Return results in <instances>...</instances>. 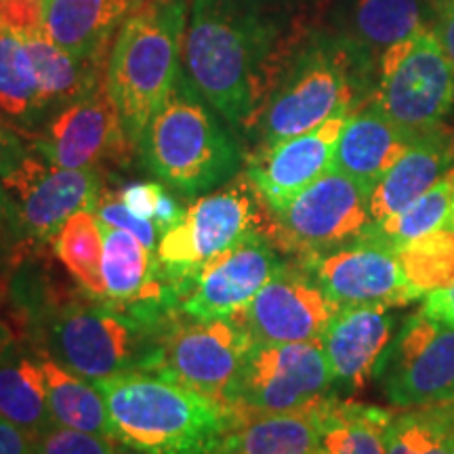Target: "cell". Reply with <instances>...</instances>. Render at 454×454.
Wrapping results in <instances>:
<instances>
[{
  "label": "cell",
  "mask_w": 454,
  "mask_h": 454,
  "mask_svg": "<svg viewBox=\"0 0 454 454\" xmlns=\"http://www.w3.org/2000/svg\"><path fill=\"white\" fill-rule=\"evenodd\" d=\"M21 337L89 381L150 371L168 322H150L90 297L51 271L47 251H30L4 280Z\"/></svg>",
  "instance_id": "cell-1"
},
{
  "label": "cell",
  "mask_w": 454,
  "mask_h": 454,
  "mask_svg": "<svg viewBox=\"0 0 454 454\" xmlns=\"http://www.w3.org/2000/svg\"><path fill=\"white\" fill-rule=\"evenodd\" d=\"M274 27L254 0H192L181 72L234 129L247 130L268 90Z\"/></svg>",
  "instance_id": "cell-2"
},
{
  "label": "cell",
  "mask_w": 454,
  "mask_h": 454,
  "mask_svg": "<svg viewBox=\"0 0 454 454\" xmlns=\"http://www.w3.org/2000/svg\"><path fill=\"white\" fill-rule=\"evenodd\" d=\"M110 414L114 440L145 454H219L234 406L156 372L95 381Z\"/></svg>",
  "instance_id": "cell-3"
},
{
  "label": "cell",
  "mask_w": 454,
  "mask_h": 454,
  "mask_svg": "<svg viewBox=\"0 0 454 454\" xmlns=\"http://www.w3.org/2000/svg\"><path fill=\"white\" fill-rule=\"evenodd\" d=\"M137 154L150 175L185 198L225 185L240 173L244 162L227 122L215 116L184 72L141 133Z\"/></svg>",
  "instance_id": "cell-4"
},
{
  "label": "cell",
  "mask_w": 454,
  "mask_h": 454,
  "mask_svg": "<svg viewBox=\"0 0 454 454\" xmlns=\"http://www.w3.org/2000/svg\"><path fill=\"white\" fill-rule=\"evenodd\" d=\"M185 21L187 0H145L114 38L106 87L135 145L179 81Z\"/></svg>",
  "instance_id": "cell-5"
},
{
  "label": "cell",
  "mask_w": 454,
  "mask_h": 454,
  "mask_svg": "<svg viewBox=\"0 0 454 454\" xmlns=\"http://www.w3.org/2000/svg\"><path fill=\"white\" fill-rule=\"evenodd\" d=\"M366 61L362 49L348 43H316L305 47L276 76L247 133L254 150L297 137L339 114H351L364 89Z\"/></svg>",
  "instance_id": "cell-6"
},
{
  "label": "cell",
  "mask_w": 454,
  "mask_h": 454,
  "mask_svg": "<svg viewBox=\"0 0 454 454\" xmlns=\"http://www.w3.org/2000/svg\"><path fill=\"white\" fill-rule=\"evenodd\" d=\"M270 208L247 173H238L225 185L192 200L185 217L158 240V263L179 294V288L234 244L265 234ZM268 236V234H265Z\"/></svg>",
  "instance_id": "cell-7"
},
{
  "label": "cell",
  "mask_w": 454,
  "mask_h": 454,
  "mask_svg": "<svg viewBox=\"0 0 454 454\" xmlns=\"http://www.w3.org/2000/svg\"><path fill=\"white\" fill-rule=\"evenodd\" d=\"M372 104L411 137L440 129L454 106V66L429 30L381 53Z\"/></svg>",
  "instance_id": "cell-8"
},
{
  "label": "cell",
  "mask_w": 454,
  "mask_h": 454,
  "mask_svg": "<svg viewBox=\"0 0 454 454\" xmlns=\"http://www.w3.org/2000/svg\"><path fill=\"white\" fill-rule=\"evenodd\" d=\"M371 223L366 187L331 168L282 211L270 213L265 234L282 254L309 261L362 240Z\"/></svg>",
  "instance_id": "cell-9"
},
{
  "label": "cell",
  "mask_w": 454,
  "mask_h": 454,
  "mask_svg": "<svg viewBox=\"0 0 454 454\" xmlns=\"http://www.w3.org/2000/svg\"><path fill=\"white\" fill-rule=\"evenodd\" d=\"M333 394V374L320 340L254 343L231 385L227 406L291 412L314 406Z\"/></svg>",
  "instance_id": "cell-10"
},
{
  "label": "cell",
  "mask_w": 454,
  "mask_h": 454,
  "mask_svg": "<svg viewBox=\"0 0 454 454\" xmlns=\"http://www.w3.org/2000/svg\"><path fill=\"white\" fill-rule=\"evenodd\" d=\"M374 381L397 408L454 402V325L423 309L408 316L381 356Z\"/></svg>",
  "instance_id": "cell-11"
},
{
  "label": "cell",
  "mask_w": 454,
  "mask_h": 454,
  "mask_svg": "<svg viewBox=\"0 0 454 454\" xmlns=\"http://www.w3.org/2000/svg\"><path fill=\"white\" fill-rule=\"evenodd\" d=\"M254 340L236 322L196 320L177 311L164 328L154 366L170 381L227 404L231 385Z\"/></svg>",
  "instance_id": "cell-12"
},
{
  "label": "cell",
  "mask_w": 454,
  "mask_h": 454,
  "mask_svg": "<svg viewBox=\"0 0 454 454\" xmlns=\"http://www.w3.org/2000/svg\"><path fill=\"white\" fill-rule=\"evenodd\" d=\"M27 139L30 150L55 167L104 175L107 168L129 167L137 154L106 82L57 110Z\"/></svg>",
  "instance_id": "cell-13"
},
{
  "label": "cell",
  "mask_w": 454,
  "mask_h": 454,
  "mask_svg": "<svg viewBox=\"0 0 454 454\" xmlns=\"http://www.w3.org/2000/svg\"><path fill=\"white\" fill-rule=\"evenodd\" d=\"M3 184L34 248H51L59 227L72 215L95 211L107 190L106 175L99 170L55 167L32 150L4 175Z\"/></svg>",
  "instance_id": "cell-14"
},
{
  "label": "cell",
  "mask_w": 454,
  "mask_h": 454,
  "mask_svg": "<svg viewBox=\"0 0 454 454\" xmlns=\"http://www.w3.org/2000/svg\"><path fill=\"white\" fill-rule=\"evenodd\" d=\"M284 265L276 244L254 234L207 261L179 288V309L196 320H227L247 308Z\"/></svg>",
  "instance_id": "cell-15"
},
{
  "label": "cell",
  "mask_w": 454,
  "mask_h": 454,
  "mask_svg": "<svg viewBox=\"0 0 454 454\" xmlns=\"http://www.w3.org/2000/svg\"><path fill=\"white\" fill-rule=\"evenodd\" d=\"M337 305L299 261L288 263L230 317L254 343L320 340Z\"/></svg>",
  "instance_id": "cell-16"
},
{
  "label": "cell",
  "mask_w": 454,
  "mask_h": 454,
  "mask_svg": "<svg viewBox=\"0 0 454 454\" xmlns=\"http://www.w3.org/2000/svg\"><path fill=\"white\" fill-rule=\"evenodd\" d=\"M337 308H404L419 297L408 286L395 253L379 242L357 240L309 261H299Z\"/></svg>",
  "instance_id": "cell-17"
},
{
  "label": "cell",
  "mask_w": 454,
  "mask_h": 454,
  "mask_svg": "<svg viewBox=\"0 0 454 454\" xmlns=\"http://www.w3.org/2000/svg\"><path fill=\"white\" fill-rule=\"evenodd\" d=\"M348 116L339 114L308 133L251 152L244 173L270 213L282 211L294 196L333 168L334 147Z\"/></svg>",
  "instance_id": "cell-18"
},
{
  "label": "cell",
  "mask_w": 454,
  "mask_h": 454,
  "mask_svg": "<svg viewBox=\"0 0 454 454\" xmlns=\"http://www.w3.org/2000/svg\"><path fill=\"white\" fill-rule=\"evenodd\" d=\"M394 334L395 316L391 308L364 305L337 309L320 337L334 389L351 394L364 389L374 379Z\"/></svg>",
  "instance_id": "cell-19"
},
{
  "label": "cell",
  "mask_w": 454,
  "mask_h": 454,
  "mask_svg": "<svg viewBox=\"0 0 454 454\" xmlns=\"http://www.w3.org/2000/svg\"><path fill=\"white\" fill-rule=\"evenodd\" d=\"M412 141L414 137L395 127L371 101L345 121L334 147L333 168L357 181L371 194L374 184L400 160Z\"/></svg>",
  "instance_id": "cell-20"
},
{
  "label": "cell",
  "mask_w": 454,
  "mask_h": 454,
  "mask_svg": "<svg viewBox=\"0 0 454 454\" xmlns=\"http://www.w3.org/2000/svg\"><path fill=\"white\" fill-rule=\"evenodd\" d=\"M452 167L454 139L450 135L435 129L414 139L368 194L372 221H383L400 213L452 173Z\"/></svg>",
  "instance_id": "cell-21"
},
{
  "label": "cell",
  "mask_w": 454,
  "mask_h": 454,
  "mask_svg": "<svg viewBox=\"0 0 454 454\" xmlns=\"http://www.w3.org/2000/svg\"><path fill=\"white\" fill-rule=\"evenodd\" d=\"M145 0H47L49 36L81 59L107 61L112 36Z\"/></svg>",
  "instance_id": "cell-22"
},
{
  "label": "cell",
  "mask_w": 454,
  "mask_h": 454,
  "mask_svg": "<svg viewBox=\"0 0 454 454\" xmlns=\"http://www.w3.org/2000/svg\"><path fill=\"white\" fill-rule=\"evenodd\" d=\"M322 402L291 412H257L234 406V423L219 454H316Z\"/></svg>",
  "instance_id": "cell-23"
},
{
  "label": "cell",
  "mask_w": 454,
  "mask_h": 454,
  "mask_svg": "<svg viewBox=\"0 0 454 454\" xmlns=\"http://www.w3.org/2000/svg\"><path fill=\"white\" fill-rule=\"evenodd\" d=\"M0 417L36 438L55 425L41 356L21 334L0 354Z\"/></svg>",
  "instance_id": "cell-24"
},
{
  "label": "cell",
  "mask_w": 454,
  "mask_h": 454,
  "mask_svg": "<svg viewBox=\"0 0 454 454\" xmlns=\"http://www.w3.org/2000/svg\"><path fill=\"white\" fill-rule=\"evenodd\" d=\"M0 116L30 137L49 121L26 41L0 26Z\"/></svg>",
  "instance_id": "cell-25"
},
{
  "label": "cell",
  "mask_w": 454,
  "mask_h": 454,
  "mask_svg": "<svg viewBox=\"0 0 454 454\" xmlns=\"http://www.w3.org/2000/svg\"><path fill=\"white\" fill-rule=\"evenodd\" d=\"M391 411L328 395L320 406V446L316 454H385Z\"/></svg>",
  "instance_id": "cell-26"
},
{
  "label": "cell",
  "mask_w": 454,
  "mask_h": 454,
  "mask_svg": "<svg viewBox=\"0 0 454 454\" xmlns=\"http://www.w3.org/2000/svg\"><path fill=\"white\" fill-rule=\"evenodd\" d=\"M38 356H41L49 406L55 425L114 440L110 414H107L106 400L98 385L72 372L70 368L59 364L47 354L38 351Z\"/></svg>",
  "instance_id": "cell-27"
},
{
  "label": "cell",
  "mask_w": 454,
  "mask_h": 454,
  "mask_svg": "<svg viewBox=\"0 0 454 454\" xmlns=\"http://www.w3.org/2000/svg\"><path fill=\"white\" fill-rule=\"evenodd\" d=\"M51 251L81 291L106 297L104 230L95 211L72 215L55 234Z\"/></svg>",
  "instance_id": "cell-28"
},
{
  "label": "cell",
  "mask_w": 454,
  "mask_h": 454,
  "mask_svg": "<svg viewBox=\"0 0 454 454\" xmlns=\"http://www.w3.org/2000/svg\"><path fill=\"white\" fill-rule=\"evenodd\" d=\"M454 208V170L438 181L429 192L417 198L400 213L383 221H372L362 240L379 242L383 247L395 248L411 244L419 238L431 234L450 223Z\"/></svg>",
  "instance_id": "cell-29"
},
{
  "label": "cell",
  "mask_w": 454,
  "mask_h": 454,
  "mask_svg": "<svg viewBox=\"0 0 454 454\" xmlns=\"http://www.w3.org/2000/svg\"><path fill=\"white\" fill-rule=\"evenodd\" d=\"M394 253L408 286L419 299L454 284V227L450 223Z\"/></svg>",
  "instance_id": "cell-30"
},
{
  "label": "cell",
  "mask_w": 454,
  "mask_h": 454,
  "mask_svg": "<svg viewBox=\"0 0 454 454\" xmlns=\"http://www.w3.org/2000/svg\"><path fill=\"white\" fill-rule=\"evenodd\" d=\"M385 454H454L446 404L391 414L385 427Z\"/></svg>",
  "instance_id": "cell-31"
},
{
  "label": "cell",
  "mask_w": 454,
  "mask_h": 454,
  "mask_svg": "<svg viewBox=\"0 0 454 454\" xmlns=\"http://www.w3.org/2000/svg\"><path fill=\"white\" fill-rule=\"evenodd\" d=\"M356 30L368 49L385 51L423 30L419 0H357Z\"/></svg>",
  "instance_id": "cell-32"
},
{
  "label": "cell",
  "mask_w": 454,
  "mask_h": 454,
  "mask_svg": "<svg viewBox=\"0 0 454 454\" xmlns=\"http://www.w3.org/2000/svg\"><path fill=\"white\" fill-rule=\"evenodd\" d=\"M30 251H34V247L27 242L13 198L0 179V284H3V291L11 270Z\"/></svg>",
  "instance_id": "cell-33"
},
{
  "label": "cell",
  "mask_w": 454,
  "mask_h": 454,
  "mask_svg": "<svg viewBox=\"0 0 454 454\" xmlns=\"http://www.w3.org/2000/svg\"><path fill=\"white\" fill-rule=\"evenodd\" d=\"M116 440L53 425L36 438L34 454H112Z\"/></svg>",
  "instance_id": "cell-34"
},
{
  "label": "cell",
  "mask_w": 454,
  "mask_h": 454,
  "mask_svg": "<svg viewBox=\"0 0 454 454\" xmlns=\"http://www.w3.org/2000/svg\"><path fill=\"white\" fill-rule=\"evenodd\" d=\"M95 215H98V219L104 225L118 227V230L129 231V234H133L137 240L144 242L147 248H152V251H156L158 248L160 230H158L154 221L135 217V215L124 207V202L118 198L116 192H110V190L104 192L98 208H95Z\"/></svg>",
  "instance_id": "cell-35"
},
{
  "label": "cell",
  "mask_w": 454,
  "mask_h": 454,
  "mask_svg": "<svg viewBox=\"0 0 454 454\" xmlns=\"http://www.w3.org/2000/svg\"><path fill=\"white\" fill-rule=\"evenodd\" d=\"M162 190L164 184L160 181H137V184H129L122 190H116V194L135 217L154 221L158 198H160Z\"/></svg>",
  "instance_id": "cell-36"
},
{
  "label": "cell",
  "mask_w": 454,
  "mask_h": 454,
  "mask_svg": "<svg viewBox=\"0 0 454 454\" xmlns=\"http://www.w3.org/2000/svg\"><path fill=\"white\" fill-rule=\"evenodd\" d=\"M27 137L0 116V179L9 175L30 152Z\"/></svg>",
  "instance_id": "cell-37"
},
{
  "label": "cell",
  "mask_w": 454,
  "mask_h": 454,
  "mask_svg": "<svg viewBox=\"0 0 454 454\" xmlns=\"http://www.w3.org/2000/svg\"><path fill=\"white\" fill-rule=\"evenodd\" d=\"M36 435L0 417V454H34Z\"/></svg>",
  "instance_id": "cell-38"
},
{
  "label": "cell",
  "mask_w": 454,
  "mask_h": 454,
  "mask_svg": "<svg viewBox=\"0 0 454 454\" xmlns=\"http://www.w3.org/2000/svg\"><path fill=\"white\" fill-rule=\"evenodd\" d=\"M421 309L431 317H438V320L454 325V284H450L448 288H442V291L427 294Z\"/></svg>",
  "instance_id": "cell-39"
},
{
  "label": "cell",
  "mask_w": 454,
  "mask_h": 454,
  "mask_svg": "<svg viewBox=\"0 0 454 454\" xmlns=\"http://www.w3.org/2000/svg\"><path fill=\"white\" fill-rule=\"evenodd\" d=\"M434 34L454 66V3H438V20H435Z\"/></svg>",
  "instance_id": "cell-40"
},
{
  "label": "cell",
  "mask_w": 454,
  "mask_h": 454,
  "mask_svg": "<svg viewBox=\"0 0 454 454\" xmlns=\"http://www.w3.org/2000/svg\"><path fill=\"white\" fill-rule=\"evenodd\" d=\"M15 337V331L13 326H9L7 322L0 320V354H3V349L7 348V345L11 343V339Z\"/></svg>",
  "instance_id": "cell-41"
},
{
  "label": "cell",
  "mask_w": 454,
  "mask_h": 454,
  "mask_svg": "<svg viewBox=\"0 0 454 454\" xmlns=\"http://www.w3.org/2000/svg\"><path fill=\"white\" fill-rule=\"evenodd\" d=\"M112 454H145V452L135 450V448L124 446V444H121V442H116V446H114V452Z\"/></svg>",
  "instance_id": "cell-42"
},
{
  "label": "cell",
  "mask_w": 454,
  "mask_h": 454,
  "mask_svg": "<svg viewBox=\"0 0 454 454\" xmlns=\"http://www.w3.org/2000/svg\"><path fill=\"white\" fill-rule=\"evenodd\" d=\"M448 419H450V431H452V446H454V402H446Z\"/></svg>",
  "instance_id": "cell-43"
},
{
  "label": "cell",
  "mask_w": 454,
  "mask_h": 454,
  "mask_svg": "<svg viewBox=\"0 0 454 454\" xmlns=\"http://www.w3.org/2000/svg\"><path fill=\"white\" fill-rule=\"evenodd\" d=\"M450 225L454 227V208H452V219H450Z\"/></svg>",
  "instance_id": "cell-44"
},
{
  "label": "cell",
  "mask_w": 454,
  "mask_h": 454,
  "mask_svg": "<svg viewBox=\"0 0 454 454\" xmlns=\"http://www.w3.org/2000/svg\"><path fill=\"white\" fill-rule=\"evenodd\" d=\"M438 3H454V0H438Z\"/></svg>",
  "instance_id": "cell-45"
},
{
  "label": "cell",
  "mask_w": 454,
  "mask_h": 454,
  "mask_svg": "<svg viewBox=\"0 0 454 454\" xmlns=\"http://www.w3.org/2000/svg\"><path fill=\"white\" fill-rule=\"evenodd\" d=\"M4 291H3V284H0V294H3Z\"/></svg>",
  "instance_id": "cell-46"
},
{
  "label": "cell",
  "mask_w": 454,
  "mask_h": 454,
  "mask_svg": "<svg viewBox=\"0 0 454 454\" xmlns=\"http://www.w3.org/2000/svg\"><path fill=\"white\" fill-rule=\"evenodd\" d=\"M41 3H44V7H47V0H41Z\"/></svg>",
  "instance_id": "cell-47"
}]
</instances>
